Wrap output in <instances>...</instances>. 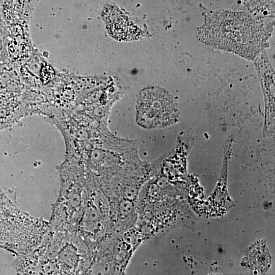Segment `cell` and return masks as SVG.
<instances>
[{"instance_id":"cell-1","label":"cell","mask_w":275,"mask_h":275,"mask_svg":"<svg viewBox=\"0 0 275 275\" xmlns=\"http://www.w3.org/2000/svg\"><path fill=\"white\" fill-rule=\"evenodd\" d=\"M264 31L249 17L228 14L207 19L198 36L201 41L216 48L253 59L265 41Z\"/></svg>"},{"instance_id":"cell-2","label":"cell","mask_w":275,"mask_h":275,"mask_svg":"<svg viewBox=\"0 0 275 275\" xmlns=\"http://www.w3.org/2000/svg\"><path fill=\"white\" fill-rule=\"evenodd\" d=\"M135 110L137 124L146 129L168 126L178 117L171 96L164 90L155 87L146 88L139 93Z\"/></svg>"},{"instance_id":"cell-3","label":"cell","mask_w":275,"mask_h":275,"mask_svg":"<svg viewBox=\"0 0 275 275\" xmlns=\"http://www.w3.org/2000/svg\"><path fill=\"white\" fill-rule=\"evenodd\" d=\"M251 252L250 260L257 269L264 270L269 264V255L265 248H256Z\"/></svg>"},{"instance_id":"cell-4","label":"cell","mask_w":275,"mask_h":275,"mask_svg":"<svg viewBox=\"0 0 275 275\" xmlns=\"http://www.w3.org/2000/svg\"><path fill=\"white\" fill-rule=\"evenodd\" d=\"M53 71L50 67L45 66L41 71V76L44 81L50 80L53 76Z\"/></svg>"}]
</instances>
